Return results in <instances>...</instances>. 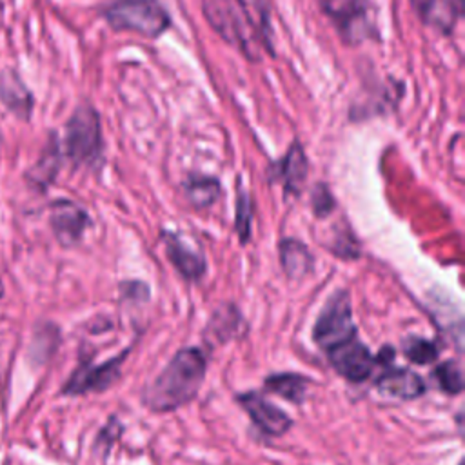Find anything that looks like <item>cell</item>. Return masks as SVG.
<instances>
[{
    "mask_svg": "<svg viewBox=\"0 0 465 465\" xmlns=\"http://www.w3.org/2000/svg\"><path fill=\"white\" fill-rule=\"evenodd\" d=\"M205 371L207 360L198 347L180 349L145 389L143 401L156 412L180 409L196 396L203 383Z\"/></svg>",
    "mask_w": 465,
    "mask_h": 465,
    "instance_id": "1",
    "label": "cell"
},
{
    "mask_svg": "<svg viewBox=\"0 0 465 465\" xmlns=\"http://www.w3.org/2000/svg\"><path fill=\"white\" fill-rule=\"evenodd\" d=\"M202 13L223 42L247 60L260 62L265 40L243 0H202Z\"/></svg>",
    "mask_w": 465,
    "mask_h": 465,
    "instance_id": "2",
    "label": "cell"
},
{
    "mask_svg": "<svg viewBox=\"0 0 465 465\" xmlns=\"http://www.w3.org/2000/svg\"><path fill=\"white\" fill-rule=\"evenodd\" d=\"M104 16L114 31H131L156 38L171 25L169 13L156 0H114L105 5Z\"/></svg>",
    "mask_w": 465,
    "mask_h": 465,
    "instance_id": "3",
    "label": "cell"
},
{
    "mask_svg": "<svg viewBox=\"0 0 465 465\" xmlns=\"http://www.w3.org/2000/svg\"><path fill=\"white\" fill-rule=\"evenodd\" d=\"M102 151L100 116L93 105L82 104L65 124V154L78 165H89L98 160Z\"/></svg>",
    "mask_w": 465,
    "mask_h": 465,
    "instance_id": "4",
    "label": "cell"
},
{
    "mask_svg": "<svg viewBox=\"0 0 465 465\" xmlns=\"http://www.w3.org/2000/svg\"><path fill=\"white\" fill-rule=\"evenodd\" d=\"M356 336V327L352 323L351 296L347 291H336L322 307L314 327L312 340L325 351L340 341Z\"/></svg>",
    "mask_w": 465,
    "mask_h": 465,
    "instance_id": "5",
    "label": "cell"
},
{
    "mask_svg": "<svg viewBox=\"0 0 465 465\" xmlns=\"http://www.w3.org/2000/svg\"><path fill=\"white\" fill-rule=\"evenodd\" d=\"M327 356L334 371L354 383L367 380L376 367L374 356L356 336L329 347Z\"/></svg>",
    "mask_w": 465,
    "mask_h": 465,
    "instance_id": "6",
    "label": "cell"
},
{
    "mask_svg": "<svg viewBox=\"0 0 465 465\" xmlns=\"http://www.w3.org/2000/svg\"><path fill=\"white\" fill-rule=\"evenodd\" d=\"M49 223L58 243L64 247H73L82 240L89 225V216L71 200H54L51 203Z\"/></svg>",
    "mask_w": 465,
    "mask_h": 465,
    "instance_id": "7",
    "label": "cell"
},
{
    "mask_svg": "<svg viewBox=\"0 0 465 465\" xmlns=\"http://www.w3.org/2000/svg\"><path fill=\"white\" fill-rule=\"evenodd\" d=\"M238 401L242 403L252 423L267 436H282L292 425V420L287 416V412L278 409L274 403H271L263 394L256 391L240 394Z\"/></svg>",
    "mask_w": 465,
    "mask_h": 465,
    "instance_id": "8",
    "label": "cell"
},
{
    "mask_svg": "<svg viewBox=\"0 0 465 465\" xmlns=\"http://www.w3.org/2000/svg\"><path fill=\"white\" fill-rule=\"evenodd\" d=\"M127 352L129 351H124L116 358H111L105 363L96 365V367L84 363L69 378L67 385L64 387V392L65 394H82V392H87V391H96V392L105 391L107 387H111L118 380L120 367H122V361L127 356Z\"/></svg>",
    "mask_w": 465,
    "mask_h": 465,
    "instance_id": "9",
    "label": "cell"
},
{
    "mask_svg": "<svg viewBox=\"0 0 465 465\" xmlns=\"http://www.w3.org/2000/svg\"><path fill=\"white\" fill-rule=\"evenodd\" d=\"M307 156L300 142H292L287 153L271 167V180L280 183L287 194L298 196L307 180Z\"/></svg>",
    "mask_w": 465,
    "mask_h": 465,
    "instance_id": "10",
    "label": "cell"
},
{
    "mask_svg": "<svg viewBox=\"0 0 465 465\" xmlns=\"http://www.w3.org/2000/svg\"><path fill=\"white\" fill-rule=\"evenodd\" d=\"M165 254L174 269L189 282H198L205 272V258L193 251L176 232H162Z\"/></svg>",
    "mask_w": 465,
    "mask_h": 465,
    "instance_id": "11",
    "label": "cell"
},
{
    "mask_svg": "<svg viewBox=\"0 0 465 465\" xmlns=\"http://www.w3.org/2000/svg\"><path fill=\"white\" fill-rule=\"evenodd\" d=\"M376 389L381 394L400 398V400H414L425 392V383L420 374L411 369L392 367L383 371L376 380Z\"/></svg>",
    "mask_w": 465,
    "mask_h": 465,
    "instance_id": "12",
    "label": "cell"
},
{
    "mask_svg": "<svg viewBox=\"0 0 465 465\" xmlns=\"http://www.w3.org/2000/svg\"><path fill=\"white\" fill-rule=\"evenodd\" d=\"M0 100L13 114L29 120L35 98L13 67H5L0 73Z\"/></svg>",
    "mask_w": 465,
    "mask_h": 465,
    "instance_id": "13",
    "label": "cell"
},
{
    "mask_svg": "<svg viewBox=\"0 0 465 465\" xmlns=\"http://www.w3.org/2000/svg\"><path fill=\"white\" fill-rule=\"evenodd\" d=\"M409 2L423 24L445 35L452 33L460 15V9L454 5L452 0H409Z\"/></svg>",
    "mask_w": 465,
    "mask_h": 465,
    "instance_id": "14",
    "label": "cell"
},
{
    "mask_svg": "<svg viewBox=\"0 0 465 465\" xmlns=\"http://www.w3.org/2000/svg\"><path fill=\"white\" fill-rule=\"evenodd\" d=\"M278 249H280L282 269L289 280L298 282L312 272L314 258L307 249V245H303L294 238H283Z\"/></svg>",
    "mask_w": 465,
    "mask_h": 465,
    "instance_id": "15",
    "label": "cell"
},
{
    "mask_svg": "<svg viewBox=\"0 0 465 465\" xmlns=\"http://www.w3.org/2000/svg\"><path fill=\"white\" fill-rule=\"evenodd\" d=\"M58 169H60V147H58L56 136L51 134L40 158L36 160L33 169L25 174V178L38 191H45L47 185L53 183Z\"/></svg>",
    "mask_w": 465,
    "mask_h": 465,
    "instance_id": "16",
    "label": "cell"
},
{
    "mask_svg": "<svg viewBox=\"0 0 465 465\" xmlns=\"http://www.w3.org/2000/svg\"><path fill=\"white\" fill-rule=\"evenodd\" d=\"M183 194L194 209H207L220 196V182L205 174H189L183 182Z\"/></svg>",
    "mask_w": 465,
    "mask_h": 465,
    "instance_id": "17",
    "label": "cell"
},
{
    "mask_svg": "<svg viewBox=\"0 0 465 465\" xmlns=\"http://www.w3.org/2000/svg\"><path fill=\"white\" fill-rule=\"evenodd\" d=\"M309 378L302 376V374H296V372H280V374H271L267 380H265V387L285 398L287 401H292V403H302L305 400V394H307V387H309Z\"/></svg>",
    "mask_w": 465,
    "mask_h": 465,
    "instance_id": "18",
    "label": "cell"
},
{
    "mask_svg": "<svg viewBox=\"0 0 465 465\" xmlns=\"http://www.w3.org/2000/svg\"><path fill=\"white\" fill-rule=\"evenodd\" d=\"M242 323L243 322H242L240 311L234 305L227 303V305H222V307H218L214 311V314L211 316V320L207 323L205 334L213 336L216 341L223 343V341L231 340L238 332Z\"/></svg>",
    "mask_w": 465,
    "mask_h": 465,
    "instance_id": "19",
    "label": "cell"
},
{
    "mask_svg": "<svg viewBox=\"0 0 465 465\" xmlns=\"http://www.w3.org/2000/svg\"><path fill=\"white\" fill-rule=\"evenodd\" d=\"M432 378L438 383V387L447 392V394H460L463 391V378H461V369L456 361L447 360L436 365L432 371Z\"/></svg>",
    "mask_w": 465,
    "mask_h": 465,
    "instance_id": "20",
    "label": "cell"
},
{
    "mask_svg": "<svg viewBox=\"0 0 465 465\" xmlns=\"http://www.w3.org/2000/svg\"><path fill=\"white\" fill-rule=\"evenodd\" d=\"M403 354L416 365L432 363L438 358V349L432 341L425 338H409L403 343Z\"/></svg>",
    "mask_w": 465,
    "mask_h": 465,
    "instance_id": "21",
    "label": "cell"
},
{
    "mask_svg": "<svg viewBox=\"0 0 465 465\" xmlns=\"http://www.w3.org/2000/svg\"><path fill=\"white\" fill-rule=\"evenodd\" d=\"M251 218H252V203L251 196L245 191H238L236 198V218H234V229L240 236L242 243H247L251 238Z\"/></svg>",
    "mask_w": 465,
    "mask_h": 465,
    "instance_id": "22",
    "label": "cell"
},
{
    "mask_svg": "<svg viewBox=\"0 0 465 465\" xmlns=\"http://www.w3.org/2000/svg\"><path fill=\"white\" fill-rule=\"evenodd\" d=\"M334 200L331 196V193L327 191L325 185H316L314 191H312V209H314V214L318 218H325L332 213L334 209Z\"/></svg>",
    "mask_w": 465,
    "mask_h": 465,
    "instance_id": "23",
    "label": "cell"
},
{
    "mask_svg": "<svg viewBox=\"0 0 465 465\" xmlns=\"http://www.w3.org/2000/svg\"><path fill=\"white\" fill-rule=\"evenodd\" d=\"M0 294H2V283H0Z\"/></svg>",
    "mask_w": 465,
    "mask_h": 465,
    "instance_id": "24",
    "label": "cell"
}]
</instances>
